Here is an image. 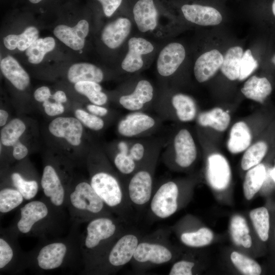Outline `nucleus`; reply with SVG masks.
Returning a JSON list of instances; mask_svg holds the SVG:
<instances>
[{"mask_svg":"<svg viewBox=\"0 0 275 275\" xmlns=\"http://www.w3.org/2000/svg\"><path fill=\"white\" fill-rule=\"evenodd\" d=\"M89 166L92 187L115 216L128 222L133 208L120 174L103 160L91 161Z\"/></svg>","mask_w":275,"mask_h":275,"instance_id":"1","label":"nucleus"},{"mask_svg":"<svg viewBox=\"0 0 275 275\" xmlns=\"http://www.w3.org/2000/svg\"><path fill=\"white\" fill-rule=\"evenodd\" d=\"M79 226L72 225L65 237L41 239L39 244L28 255V267L37 270H51L73 263L81 256Z\"/></svg>","mask_w":275,"mask_h":275,"instance_id":"2","label":"nucleus"},{"mask_svg":"<svg viewBox=\"0 0 275 275\" xmlns=\"http://www.w3.org/2000/svg\"><path fill=\"white\" fill-rule=\"evenodd\" d=\"M125 223L115 215L101 216L86 223L80 236L84 273H87L112 241L126 229L123 227Z\"/></svg>","mask_w":275,"mask_h":275,"instance_id":"3","label":"nucleus"},{"mask_svg":"<svg viewBox=\"0 0 275 275\" xmlns=\"http://www.w3.org/2000/svg\"><path fill=\"white\" fill-rule=\"evenodd\" d=\"M61 215L44 199L32 200L20 208L16 220L9 228L18 237L47 238L58 230Z\"/></svg>","mask_w":275,"mask_h":275,"instance_id":"4","label":"nucleus"},{"mask_svg":"<svg viewBox=\"0 0 275 275\" xmlns=\"http://www.w3.org/2000/svg\"><path fill=\"white\" fill-rule=\"evenodd\" d=\"M66 206L72 225L83 223L104 215H115L92 187L90 182L78 181L71 185Z\"/></svg>","mask_w":275,"mask_h":275,"instance_id":"5","label":"nucleus"},{"mask_svg":"<svg viewBox=\"0 0 275 275\" xmlns=\"http://www.w3.org/2000/svg\"><path fill=\"white\" fill-rule=\"evenodd\" d=\"M142 237L138 231L126 229L112 241L86 274H109L117 272L131 261Z\"/></svg>","mask_w":275,"mask_h":275,"instance_id":"6","label":"nucleus"},{"mask_svg":"<svg viewBox=\"0 0 275 275\" xmlns=\"http://www.w3.org/2000/svg\"><path fill=\"white\" fill-rule=\"evenodd\" d=\"M166 232L157 231L148 236H142L131 261L135 271L144 272L173 259L174 253L167 241Z\"/></svg>","mask_w":275,"mask_h":275,"instance_id":"7","label":"nucleus"},{"mask_svg":"<svg viewBox=\"0 0 275 275\" xmlns=\"http://www.w3.org/2000/svg\"><path fill=\"white\" fill-rule=\"evenodd\" d=\"M157 152L145 161L125 181L126 193L132 208L141 211L149 204L154 192V176Z\"/></svg>","mask_w":275,"mask_h":275,"instance_id":"8","label":"nucleus"},{"mask_svg":"<svg viewBox=\"0 0 275 275\" xmlns=\"http://www.w3.org/2000/svg\"><path fill=\"white\" fill-rule=\"evenodd\" d=\"M198 149L194 136L189 130L182 128L177 130L163 154V161L171 168L174 166L186 169L196 161Z\"/></svg>","mask_w":275,"mask_h":275,"instance_id":"9","label":"nucleus"},{"mask_svg":"<svg viewBox=\"0 0 275 275\" xmlns=\"http://www.w3.org/2000/svg\"><path fill=\"white\" fill-rule=\"evenodd\" d=\"M18 237L9 228L0 233L1 272L15 273L28 268V255L21 249Z\"/></svg>","mask_w":275,"mask_h":275,"instance_id":"10","label":"nucleus"},{"mask_svg":"<svg viewBox=\"0 0 275 275\" xmlns=\"http://www.w3.org/2000/svg\"><path fill=\"white\" fill-rule=\"evenodd\" d=\"M61 174L53 165L46 164L43 168L40 185L44 199L62 214L66 208L67 196L71 183L65 182Z\"/></svg>","mask_w":275,"mask_h":275,"instance_id":"11","label":"nucleus"},{"mask_svg":"<svg viewBox=\"0 0 275 275\" xmlns=\"http://www.w3.org/2000/svg\"><path fill=\"white\" fill-rule=\"evenodd\" d=\"M179 186L174 180H166L154 192L149 202L152 217L163 219L173 215L179 208Z\"/></svg>","mask_w":275,"mask_h":275,"instance_id":"12","label":"nucleus"},{"mask_svg":"<svg viewBox=\"0 0 275 275\" xmlns=\"http://www.w3.org/2000/svg\"><path fill=\"white\" fill-rule=\"evenodd\" d=\"M157 126V120L149 114L133 112L119 121L117 130L124 139H135L149 133Z\"/></svg>","mask_w":275,"mask_h":275,"instance_id":"13","label":"nucleus"},{"mask_svg":"<svg viewBox=\"0 0 275 275\" xmlns=\"http://www.w3.org/2000/svg\"><path fill=\"white\" fill-rule=\"evenodd\" d=\"M206 175L208 183L213 189H226L232 178L231 167L226 157L218 152L210 154L206 160Z\"/></svg>","mask_w":275,"mask_h":275,"instance_id":"14","label":"nucleus"},{"mask_svg":"<svg viewBox=\"0 0 275 275\" xmlns=\"http://www.w3.org/2000/svg\"><path fill=\"white\" fill-rule=\"evenodd\" d=\"M82 125L75 117H60L50 122L48 130L54 136L65 139L72 146H78L81 142Z\"/></svg>","mask_w":275,"mask_h":275,"instance_id":"15","label":"nucleus"},{"mask_svg":"<svg viewBox=\"0 0 275 275\" xmlns=\"http://www.w3.org/2000/svg\"><path fill=\"white\" fill-rule=\"evenodd\" d=\"M185 57L184 46L178 42H172L160 51L156 63L158 73L162 76L172 75L178 69Z\"/></svg>","mask_w":275,"mask_h":275,"instance_id":"16","label":"nucleus"},{"mask_svg":"<svg viewBox=\"0 0 275 275\" xmlns=\"http://www.w3.org/2000/svg\"><path fill=\"white\" fill-rule=\"evenodd\" d=\"M128 51L121 64L125 71L133 73L141 69L144 65L142 56L151 53L154 46L143 38H131L128 43Z\"/></svg>","mask_w":275,"mask_h":275,"instance_id":"17","label":"nucleus"},{"mask_svg":"<svg viewBox=\"0 0 275 275\" xmlns=\"http://www.w3.org/2000/svg\"><path fill=\"white\" fill-rule=\"evenodd\" d=\"M89 31V25L86 20H81L74 27L61 24L53 31L55 36L65 45L75 50L84 48L85 38Z\"/></svg>","mask_w":275,"mask_h":275,"instance_id":"18","label":"nucleus"},{"mask_svg":"<svg viewBox=\"0 0 275 275\" xmlns=\"http://www.w3.org/2000/svg\"><path fill=\"white\" fill-rule=\"evenodd\" d=\"M224 60L222 53L217 49L206 51L197 59L194 73L200 83L205 82L212 77L221 68Z\"/></svg>","mask_w":275,"mask_h":275,"instance_id":"19","label":"nucleus"},{"mask_svg":"<svg viewBox=\"0 0 275 275\" xmlns=\"http://www.w3.org/2000/svg\"><path fill=\"white\" fill-rule=\"evenodd\" d=\"M153 95L151 84L147 80L142 79L137 83L131 93L121 96L119 102L125 109L132 112H139L152 101Z\"/></svg>","mask_w":275,"mask_h":275,"instance_id":"20","label":"nucleus"},{"mask_svg":"<svg viewBox=\"0 0 275 275\" xmlns=\"http://www.w3.org/2000/svg\"><path fill=\"white\" fill-rule=\"evenodd\" d=\"M181 11L187 20L199 25H216L223 20L221 13L210 6L185 4L182 6Z\"/></svg>","mask_w":275,"mask_h":275,"instance_id":"21","label":"nucleus"},{"mask_svg":"<svg viewBox=\"0 0 275 275\" xmlns=\"http://www.w3.org/2000/svg\"><path fill=\"white\" fill-rule=\"evenodd\" d=\"M253 132L244 121L234 123L230 128L226 147L232 154L243 152L253 143Z\"/></svg>","mask_w":275,"mask_h":275,"instance_id":"22","label":"nucleus"},{"mask_svg":"<svg viewBox=\"0 0 275 275\" xmlns=\"http://www.w3.org/2000/svg\"><path fill=\"white\" fill-rule=\"evenodd\" d=\"M131 29V23L129 19L119 18L105 26L102 32L101 39L108 47L117 48L128 37Z\"/></svg>","mask_w":275,"mask_h":275,"instance_id":"23","label":"nucleus"},{"mask_svg":"<svg viewBox=\"0 0 275 275\" xmlns=\"http://www.w3.org/2000/svg\"><path fill=\"white\" fill-rule=\"evenodd\" d=\"M133 14L137 27L141 32L156 28L158 12L153 0H139L134 6Z\"/></svg>","mask_w":275,"mask_h":275,"instance_id":"24","label":"nucleus"},{"mask_svg":"<svg viewBox=\"0 0 275 275\" xmlns=\"http://www.w3.org/2000/svg\"><path fill=\"white\" fill-rule=\"evenodd\" d=\"M170 111L178 121L187 123L194 121L198 116L197 105L194 99L183 93H177L171 99Z\"/></svg>","mask_w":275,"mask_h":275,"instance_id":"25","label":"nucleus"},{"mask_svg":"<svg viewBox=\"0 0 275 275\" xmlns=\"http://www.w3.org/2000/svg\"><path fill=\"white\" fill-rule=\"evenodd\" d=\"M230 113L221 107H214L202 112L197 117L198 125L203 128H209L223 132L226 131L231 123Z\"/></svg>","mask_w":275,"mask_h":275,"instance_id":"26","label":"nucleus"},{"mask_svg":"<svg viewBox=\"0 0 275 275\" xmlns=\"http://www.w3.org/2000/svg\"><path fill=\"white\" fill-rule=\"evenodd\" d=\"M1 70L4 76L18 90L23 91L30 84L28 73L13 57L8 56L1 61Z\"/></svg>","mask_w":275,"mask_h":275,"instance_id":"27","label":"nucleus"},{"mask_svg":"<svg viewBox=\"0 0 275 275\" xmlns=\"http://www.w3.org/2000/svg\"><path fill=\"white\" fill-rule=\"evenodd\" d=\"M272 91V86L266 77L253 75L248 79L241 89L242 94L248 99L263 103Z\"/></svg>","mask_w":275,"mask_h":275,"instance_id":"28","label":"nucleus"},{"mask_svg":"<svg viewBox=\"0 0 275 275\" xmlns=\"http://www.w3.org/2000/svg\"><path fill=\"white\" fill-rule=\"evenodd\" d=\"M68 79L75 84L81 81H90L99 83L103 79V73L97 66L87 63H77L68 70Z\"/></svg>","mask_w":275,"mask_h":275,"instance_id":"29","label":"nucleus"},{"mask_svg":"<svg viewBox=\"0 0 275 275\" xmlns=\"http://www.w3.org/2000/svg\"><path fill=\"white\" fill-rule=\"evenodd\" d=\"M266 177V168L262 163L248 170L243 183V190L245 198L251 200L262 186Z\"/></svg>","mask_w":275,"mask_h":275,"instance_id":"30","label":"nucleus"},{"mask_svg":"<svg viewBox=\"0 0 275 275\" xmlns=\"http://www.w3.org/2000/svg\"><path fill=\"white\" fill-rule=\"evenodd\" d=\"M243 53V49L239 46L231 47L226 52L220 69L228 79L232 81L238 80Z\"/></svg>","mask_w":275,"mask_h":275,"instance_id":"31","label":"nucleus"},{"mask_svg":"<svg viewBox=\"0 0 275 275\" xmlns=\"http://www.w3.org/2000/svg\"><path fill=\"white\" fill-rule=\"evenodd\" d=\"M39 32L34 26L27 28L20 35H9L4 38L5 47L9 50L17 48L20 51L26 50L38 38Z\"/></svg>","mask_w":275,"mask_h":275,"instance_id":"32","label":"nucleus"},{"mask_svg":"<svg viewBox=\"0 0 275 275\" xmlns=\"http://www.w3.org/2000/svg\"><path fill=\"white\" fill-rule=\"evenodd\" d=\"M268 150V145L264 141H259L252 143L242 155L241 167L244 171L260 163Z\"/></svg>","mask_w":275,"mask_h":275,"instance_id":"33","label":"nucleus"},{"mask_svg":"<svg viewBox=\"0 0 275 275\" xmlns=\"http://www.w3.org/2000/svg\"><path fill=\"white\" fill-rule=\"evenodd\" d=\"M11 186L19 190L25 200H31L36 197L39 184L35 179L25 178L18 171L13 172L10 176Z\"/></svg>","mask_w":275,"mask_h":275,"instance_id":"34","label":"nucleus"},{"mask_svg":"<svg viewBox=\"0 0 275 275\" xmlns=\"http://www.w3.org/2000/svg\"><path fill=\"white\" fill-rule=\"evenodd\" d=\"M230 231L234 242L237 245L250 248L252 240L246 220L241 216L236 215L232 217L230 223Z\"/></svg>","mask_w":275,"mask_h":275,"instance_id":"35","label":"nucleus"},{"mask_svg":"<svg viewBox=\"0 0 275 275\" xmlns=\"http://www.w3.org/2000/svg\"><path fill=\"white\" fill-rule=\"evenodd\" d=\"M26 130V125L19 118H14L1 130V143L7 147H13L19 141L20 138Z\"/></svg>","mask_w":275,"mask_h":275,"instance_id":"36","label":"nucleus"},{"mask_svg":"<svg viewBox=\"0 0 275 275\" xmlns=\"http://www.w3.org/2000/svg\"><path fill=\"white\" fill-rule=\"evenodd\" d=\"M74 88L78 93L87 97L92 104L103 105L107 101V96L102 91V87L99 83L79 81L74 84Z\"/></svg>","mask_w":275,"mask_h":275,"instance_id":"37","label":"nucleus"},{"mask_svg":"<svg viewBox=\"0 0 275 275\" xmlns=\"http://www.w3.org/2000/svg\"><path fill=\"white\" fill-rule=\"evenodd\" d=\"M55 45V40L52 37L37 39L25 50L29 62L34 64L40 63L46 53L52 51Z\"/></svg>","mask_w":275,"mask_h":275,"instance_id":"38","label":"nucleus"},{"mask_svg":"<svg viewBox=\"0 0 275 275\" xmlns=\"http://www.w3.org/2000/svg\"><path fill=\"white\" fill-rule=\"evenodd\" d=\"M24 198L16 188L10 186H2L0 190L1 214L8 213L19 206Z\"/></svg>","mask_w":275,"mask_h":275,"instance_id":"39","label":"nucleus"},{"mask_svg":"<svg viewBox=\"0 0 275 275\" xmlns=\"http://www.w3.org/2000/svg\"><path fill=\"white\" fill-rule=\"evenodd\" d=\"M213 233L209 228L202 227L191 232L182 233L180 240L184 245L191 248H200L209 244L213 239Z\"/></svg>","mask_w":275,"mask_h":275,"instance_id":"40","label":"nucleus"},{"mask_svg":"<svg viewBox=\"0 0 275 275\" xmlns=\"http://www.w3.org/2000/svg\"><path fill=\"white\" fill-rule=\"evenodd\" d=\"M254 227L261 240L266 241L269 236V215L264 207L255 208L250 212Z\"/></svg>","mask_w":275,"mask_h":275,"instance_id":"41","label":"nucleus"},{"mask_svg":"<svg viewBox=\"0 0 275 275\" xmlns=\"http://www.w3.org/2000/svg\"><path fill=\"white\" fill-rule=\"evenodd\" d=\"M231 260L234 265L243 274L259 275L262 271L260 265L254 260L237 252H233Z\"/></svg>","mask_w":275,"mask_h":275,"instance_id":"42","label":"nucleus"},{"mask_svg":"<svg viewBox=\"0 0 275 275\" xmlns=\"http://www.w3.org/2000/svg\"><path fill=\"white\" fill-rule=\"evenodd\" d=\"M74 115L82 125L94 130L99 131L104 126V121L101 117L93 115L84 109L78 108L75 111Z\"/></svg>","mask_w":275,"mask_h":275,"instance_id":"43","label":"nucleus"},{"mask_svg":"<svg viewBox=\"0 0 275 275\" xmlns=\"http://www.w3.org/2000/svg\"><path fill=\"white\" fill-rule=\"evenodd\" d=\"M258 65V62L253 57L251 50L246 49L241 58L238 80L246 79L257 68Z\"/></svg>","mask_w":275,"mask_h":275,"instance_id":"44","label":"nucleus"},{"mask_svg":"<svg viewBox=\"0 0 275 275\" xmlns=\"http://www.w3.org/2000/svg\"><path fill=\"white\" fill-rule=\"evenodd\" d=\"M195 263L191 261L182 260L175 262L169 272L170 275H191Z\"/></svg>","mask_w":275,"mask_h":275,"instance_id":"45","label":"nucleus"},{"mask_svg":"<svg viewBox=\"0 0 275 275\" xmlns=\"http://www.w3.org/2000/svg\"><path fill=\"white\" fill-rule=\"evenodd\" d=\"M42 105L45 113L50 117L58 116L65 111L63 104L56 101L51 102L48 100L43 102Z\"/></svg>","mask_w":275,"mask_h":275,"instance_id":"46","label":"nucleus"},{"mask_svg":"<svg viewBox=\"0 0 275 275\" xmlns=\"http://www.w3.org/2000/svg\"><path fill=\"white\" fill-rule=\"evenodd\" d=\"M102 5L103 12L107 17L111 16L122 3V0H97Z\"/></svg>","mask_w":275,"mask_h":275,"instance_id":"47","label":"nucleus"},{"mask_svg":"<svg viewBox=\"0 0 275 275\" xmlns=\"http://www.w3.org/2000/svg\"><path fill=\"white\" fill-rule=\"evenodd\" d=\"M12 147V155L15 159L20 160L27 156L29 152L28 149L20 141L15 143Z\"/></svg>","mask_w":275,"mask_h":275,"instance_id":"48","label":"nucleus"},{"mask_svg":"<svg viewBox=\"0 0 275 275\" xmlns=\"http://www.w3.org/2000/svg\"><path fill=\"white\" fill-rule=\"evenodd\" d=\"M50 89L46 86L41 87L35 90L34 97L39 102H44L51 97Z\"/></svg>","mask_w":275,"mask_h":275,"instance_id":"49","label":"nucleus"},{"mask_svg":"<svg viewBox=\"0 0 275 275\" xmlns=\"http://www.w3.org/2000/svg\"><path fill=\"white\" fill-rule=\"evenodd\" d=\"M86 107L89 113L100 117H104L108 113L107 108L102 105L92 103L88 104Z\"/></svg>","mask_w":275,"mask_h":275,"instance_id":"50","label":"nucleus"},{"mask_svg":"<svg viewBox=\"0 0 275 275\" xmlns=\"http://www.w3.org/2000/svg\"><path fill=\"white\" fill-rule=\"evenodd\" d=\"M51 98L54 101L62 104L67 101L66 94L62 91H57L51 96Z\"/></svg>","mask_w":275,"mask_h":275,"instance_id":"51","label":"nucleus"},{"mask_svg":"<svg viewBox=\"0 0 275 275\" xmlns=\"http://www.w3.org/2000/svg\"><path fill=\"white\" fill-rule=\"evenodd\" d=\"M9 114L8 113L3 109H0V126L3 127L6 124Z\"/></svg>","mask_w":275,"mask_h":275,"instance_id":"52","label":"nucleus"},{"mask_svg":"<svg viewBox=\"0 0 275 275\" xmlns=\"http://www.w3.org/2000/svg\"><path fill=\"white\" fill-rule=\"evenodd\" d=\"M270 174L272 180L275 183V164L271 170Z\"/></svg>","mask_w":275,"mask_h":275,"instance_id":"53","label":"nucleus"},{"mask_svg":"<svg viewBox=\"0 0 275 275\" xmlns=\"http://www.w3.org/2000/svg\"><path fill=\"white\" fill-rule=\"evenodd\" d=\"M272 11L275 16V0H273L272 4Z\"/></svg>","mask_w":275,"mask_h":275,"instance_id":"54","label":"nucleus"},{"mask_svg":"<svg viewBox=\"0 0 275 275\" xmlns=\"http://www.w3.org/2000/svg\"><path fill=\"white\" fill-rule=\"evenodd\" d=\"M42 0H29V1L32 3H33V4H36V3H38L39 2H40V1H41Z\"/></svg>","mask_w":275,"mask_h":275,"instance_id":"55","label":"nucleus"},{"mask_svg":"<svg viewBox=\"0 0 275 275\" xmlns=\"http://www.w3.org/2000/svg\"><path fill=\"white\" fill-rule=\"evenodd\" d=\"M271 61L273 64L275 65V55L272 58Z\"/></svg>","mask_w":275,"mask_h":275,"instance_id":"56","label":"nucleus"}]
</instances>
